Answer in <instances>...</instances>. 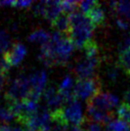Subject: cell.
I'll list each match as a JSON object with an SVG mask.
<instances>
[{
	"label": "cell",
	"mask_w": 130,
	"mask_h": 131,
	"mask_svg": "<svg viewBox=\"0 0 130 131\" xmlns=\"http://www.w3.org/2000/svg\"><path fill=\"white\" fill-rule=\"evenodd\" d=\"M99 2L98 1H94V0H89V1H81L80 2V10L81 13L87 15L89 12L94 9L97 6Z\"/></svg>",
	"instance_id": "obj_21"
},
{
	"label": "cell",
	"mask_w": 130,
	"mask_h": 131,
	"mask_svg": "<svg viewBox=\"0 0 130 131\" xmlns=\"http://www.w3.org/2000/svg\"><path fill=\"white\" fill-rule=\"evenodd\" d=\"M118 64L127 76H130V48L120 53Z\"/></svg>",
	"instance_id": "obj_15"
},
{
	"label": "cell",
	"mask_w": 130,
	"mask_h": 131,
	"mask_svg": "<svg viewBox=\"0 0 130 131\" xmlns=\"http://www.w3.org/2000/svg\"><path fill=\"white\" fill-rule=\"evenodd\" d=\"M86 15L89 17V19L92 21V23L95 25V27H100V26L104 25L105 21H106L105 12L100 6V3L98 4L94 9H92Z\"/></svg>",
	"instance_id": "obj_12"
},
{
	"label": "cell",
	"mask_w": 130,
	"mask_h": 131,
	"mask_svg": "<svg viewBox=\"0 0 130 131\" xmlns=\"http://www.w3.org/2000/svg\"><path fill=\"white\" fill-rule=\"evenodd\" d=\"M68 131H84L82 126H79V125H69Z\"/></svg>",
	"instance_id": "obj_26"
},
{
	"label": "cell",
	"mask_w": 130,
	"mask_h": 131,
	"mask_svg": "<svg viewBox=\"0 0 130 131\" xmlns=\"http://www.w3.org/2000/svg\"><path fill=\"white\" fill-rule=\"evenodd\" d=\"M87 116H88L87 118L88 120L106 126L114 119L115 115H114V113L105 112L102 110L97 109L93 106L87 105Z\"/></svg>",
	"instance_id": "obj_9"
},
{
	"label": "cell",
	"mask_w": 130,
	"mask_h": 131,
	"mask_svg": "<svg viewBox=\"0 0 130 131\" xmlns=\"http://www.w3.org/2000/svg\"><path fill=\"white\" fill-rule=\"evenodd\" d=\"M51 39V36L44 30H36L34 33H32L29 36V40L32 42H38L42 45L49 42Z\"/></svg>",
	"instance_id": "obj_16"
},
{
	"label": "cell",
	"mask_w": 130,
	"mask_h": 131,
	"mask_svg": "<svg viewBox=\"0 0 130 131\" xmlns=\"http://www.w3.org/2000/svg\"><path fill=\"white\" fill-rule=\"evenodd\" d=\"M27 54L25 46L21 43H15L12 46V49L4 52L2 56L5 61L10 66H17L23 60Z\"/></svg>",
	"instance_id": "obj_8"
},
{
	"label": "cell",
	"mask_w": 130,
	"mask_h": 131,
	"mask_svg": "<svg viewBox=\"0 0 130 131\" xmlns=\"http://www.w3.org/2000/svg\"><path fill=\"white\" fill-rule=\"evenodd\" d=\"M62 11L66 15H71L80 9V2L77 1H60Z\"/></svg>",
	"instance_id": "obj_19"
},
{
	"label": "cell",
	"mask_w": 130,
	"mask_h": 131,
	"mask_svg": "<svg viewBox=\"0 0 130 131\" xmlns=\"http://www.w3.org/2000/svg\"><path fill=\"white\" fill-rule=\"evenodd\" d=\"M116 25L118 26V28L122 31H127L129 29V23L127 20L123 18H117L116 20Z\"/></svg>",
	"instance_id": "obj_24"
},
{
	"label": "cell",
	"mask_w": 130,
	"mask_h": 131,
	"mask_svg": "<svg viewBox=\"0 0 130 131\" xmlns=\"http://www.w3.org/2000/svg\"><path fill=\"white\" fill-rule=\"evenodd\" d=\"M71 21V31L69 38L78 49H84L92 42L95 25L89 17L80 11H77L69 15Z\"/></svg>",
	"instance_id": "obj_1"
},
{
	"label": "cell",
	"mask_w": 130,
	"mask_h": 131,
	"mask_svg": "<svg viewBox=\"0 0 130 131\" xmlns=\"http://www.w3.org/2000/svg\"><path fill=\"white\" fill-rule=\"evenodd\" d=\"M13 119H15V117L14 115V113L12 112V110L8 106L5 107V108L0 109V121L4 122V124H8Z\"/></svg>",
	"instance_id": "obj_20"
},
{
	"label": "cell",
	"mask_w": 130,
	"mask_h": 131,
	"mask_svg": "<svg viewBox=\"0 0 130 131\" xmlns=\"http://www.w3.org/2000/svg\"><path fill=\"white\" fill-rule=\"evenodd\" d=\"M10 43H11V40L8 34L4 31H0V49L3 52L8 51Z\"/></svg>",
	"instance_id": "obj_23"
},
{
	"label": "cell",
	"mask_w": 130,
	"mask_h": 131,
	"mask_svg": "<svg viewBox=\"0 0 130 131\" xmlns=\"http://www.w3.org/2000/svg\"><path fill=\"white\" fill-rule=\"evenodd\" d=\"M32 94V85L29 78L25 76H20L15 79L9 86L8 91L5 94V99L10 102H25L29 100Z\"/></svg>",
	"instance_id": "obj_2"
},
{
	"label": "cell",
	"mask_w": 130,
	"mask_h": 131,
	"mask_svg": "<svg viewBox=\"0 0 130 131\" xmlns=\"http://www.w3.org/2000/svg\"><path fill=\"white\" fill-rule=\"evenodd\" d=\"M52 27L56 30V32L60 33L64 37L69 38V35L71 31V21H70L69 15L62 13L55 21L52 22Z\"/></svg>",
	"instance_id": "obj_10"
},
{
	"label": "cell",
	"mask_w": 130,
	"mask_h": 131,
	"mask_svg": "<svg viewBox=\"0 0 130 131\" xmlns=\"http://www.w3.org/2000/svg\"><path fill=\"white\" fill-rule=\"evenodd\" d=\"M124 101H125V103L130 105V89H128L124 94Z\"/></svg>",
	"instance_id": "obj_28"
},
{
	"label": "cell",
	"mask_w": 130,
	"mask_h": 131,
	"mask_svg": "<svg viewBox=\"0 0 130 131\" xmlns=\"http://www.w3.org/2000/svg\"><path fill=\"white\" fill-rule=\"evenodd\" d=\"M120 69H121V67L119 66L118 63L110 64V65L107 66L106 70H105L106 80L110 82H112V83H115L120 78Z\"/></svg>",
	"instance_id": "obj_17"
},
{
	"label": "cell",
	"mask_w": 130,
	"mask_h": 131,
	"mask_svg": "<svg viewBox=\"0 0 130 131\" xmlns=\"http://www.w3.org/2000/svg\"><path fill=\"white\" fill-rule=\"evenodd\" d=\"M15 1H0V6H14Z\"/></svg>",
	"instance_id": "obj_27"
},
{
	"label": "cell",
	"mask_w": 130,
	"mask_h": 131,
	"mask_svg": "<svg viewBox=\"0 0 130 131\" xmlns=\"http://www.w3.org/2000/svg\"><path fill=\"white\" fill-rule=\"evenodd\" d=\"M44 98L46 100L50 112H54L57 110H60L66 104L64 98L59 91L55 86H49L43 92Z\"/></svg>",
	"instance_id": "obj_7"
},
{
	"label": "cell",
	"mask_w": 130,
	"mask_h": 131,
	"mask_svg": "<svg viewBox=\"0 0 130 131\" xmlns=\"http://www.w3.org/2000/svg\"><path fill=\"white\" fill-rule=\"evenodd\" d=\"M101 58H85L77 62L75 66V75L78 80H89L96 77V71L100 67Z\"/></svg>",
	"instance_id": "obj_5"
},
{
	"label": "cell",
	"mask_w": 130,
	"mask_h": 131,
	"mask_svg": "<svg viewBox=\"0 0 130 131\" xmlns=\"http://www.w3.org/2000/svg\"><path fill=\"white\" fill-rule=\"evenodd\" d=\"M105 127L107 131H130V124L119 118H114Z\"/></svg>",
	"instance_id": "obj_14"
},
{
	"label": "cell",
	"mask_w": 130,
	"mask_h": 131,
	"mask_svg": "<svg viewBox=\"0 0 130 131\" xmlns=\"http://www.w3.org/2000/svg\"><path fill=\"white\" fill-rule=\"evenodd\" d=\"M117 116L119 119L130 124V105L125 102L122 103L117 109Z\"/></svg>",
	"instance_id": "obj_18"
},
{
	"label": "cell",
	"mask_w": 130,
	"mask_h": 131,
	"mask_svg": "<svg viewBox=\"0 0 130 131\" xmlns=\"http://www.w3.org/2000/svg\"><path fill=\"white\" fill-rule=\"evenodd\" d=\"M32 5V1H15L14 7L15 8H29Z\"/></svg>",
	"instance_id": "obj_25"
},
{
	"label": "cell",
	"mask_w": 130,
	"mask_h": 131,
	"mask_svg": "<svg viewBox=\"0 0 130 131\" xmlns=\"http://www.w3.org/2000/svg\"><path fill=\"white\" fill-rule=\"evenodd\" d=\"M63 115L65 120L68 122L71 125H79L82 126L85 123L86 118L84 117L81 108V104L79 102V100H74L72 102L66 103L63 107Z\"/></svg>",
	"instance_id": "obj_6"
},
{
	"label": "cell",
	"mask_w": 130,
	"mask_h": 131,
	"mask_svg": "<svg viewBox=\"0 0 130 131\" xmlns=\"http://www.w3.org/2000/svg\"><path fill=\"white\" fill-rule=\"evenodd\" d=\"M82 127L84 129V131H103V127H102L101 124H97L95 122H92V121L88 120L87 118L85 123L83 124Z\"/></svg>",
	"instance_id": "obj_22"
},
{
	"label": "cell",
	"mask_w": 130,
	"mask_h": 131,
	"mask_svg": "<svg viewBox=\"0 0 130 131\" xmlns=\"http://www.w3.org/2000/svg\"><path fill=\"white\" fill-rule=\"evenodd\" d=\"M110 9L116 14L125 16L130 19V1H120V2H111Z\"/></svg>",
	"instance_id": "obj_13"
},
{
	"label": "cell",
	"mask_w": 130,
	"mask_h": 131,
	"mask_svg": "<svg viewBox=\"0 0 130 131\" xmlns=\"http://www.w3.org/2000/svg\"><path fill=\"white\" fill-rule=\"evenodd\" d=\"M62 13L63 11L60 5V1H46V12L44 17L51 21V23L55 21Z\"/></svg>",
	"instance_id": "obj_11"
},
{
	"label": "cell",
	"mask_w": 130,
	"mask_h": 131,
	"mask_svg": "<svg viewBox=\"0 0 130 131\" xmlns=\"http://www.w3.org/2000/svg\"><path fill=\"white\" fill-rule=\"evenodd\" d=\"M101 91V82L99 78L89 80H78L75 85L76 98L89 101Z\"/></svg>",
	"instance_id": "obj_3"
},
{
	"label": "cell",
	"mask_w": 130,
	"mask_h": 131,
	"mask_svg": "<svg viewBox=\"0 0 130 131\" xmlns=\"http://www.w3.org/2000/svg\"><path fill=\"white\" fill-rule=\"evenodd\" d=\"M87 105L93 106L105 112L114 113V109L119 105V98L110 92L101 91L87 101Z\"/></svg>",
	"instance_id": "obj_4"
}]
</instances>
